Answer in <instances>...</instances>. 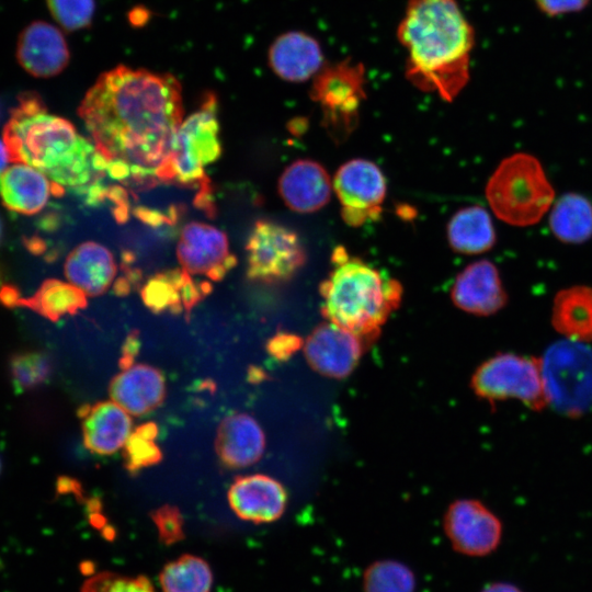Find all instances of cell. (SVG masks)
Masks as SVG:
<instances>
[{
	"label": "cell",
	"instance_id": "9",
	"mask_svg": "<svg viewBox=\"0 0 592 592\" xmlns=\"http://www.w3.org/2000/svg\"><path fill=\"white\" fill-rule=\"evenodd\" d=\"M363 64L344 59L327 64L312 79L310 98L323 113V123L335 137L351 133L365 98Z\"/></svg>",
	"mask_w": 592,
	"mask_h": 592
},
{
	"label": "cell",
	"instance_id": "45",
	"mask_svg": "<svg viewBox=\"0 0 592 592\" xmlns=\"http://www.w3.org/2000/svg\"><path fill=\"white\" fill-rule=\"evenodd\" d=\"M0 470H1V462H0Z\"/></svg>",
	"mask_w": 592,
	"mask_h": 592
},
{
	"label": "cell",
	"instance_id": "37",
	"mask_svg": "<svg viewBox=\"0 0 592 592\" xmlns=\"http://www.w3.org/2000/svg\"><path fill=\"white\" fill-rule=\"evenodd\" d=\"M300 346L298 337L291 333H277L267 342V351L277 360H285Z\"/></svg>",
	"mask_w": 592,
	"mask_h": 592
},
{
	"label": "cell",
	"instance_id": "16",
	"mask_svg": "<svg viewBox=\"0 0 592 592\" xmlns=\"http://www.w3.org/2000/svg\"><path fill=\"white\" fill-rule=\"evenodd\" d=\"M269 66L288 82L312 80L327 65L319 41L303 31H289L277 36L267 53Z\"/></svg>",
	"mask_w": 592,
	"mask_h": 592
},
{
	"label": "cell",
	"instance_id": "43",
	"mask_svg": "<svg viewBox=\"0 0 592 592\" xmlns=\"http://www.w3.org/2000/svg\"><path fill=\"white\" fill-rule=\"evenodd\" d=\"M1 235H2V224H1V220H0V239H1Z\"/></svg>",
	"mask_w": 592,
	"mask_h": 592
},
{
	"label": "cell",
	"instance_id": "25",
	"mask_svg": "<svg viewBox=\"0 0 592 592\" xmlns=\"http://www.w3.org/2000/svg\"><path fill=\"white\" fill-rule=\"evenodd\" d=\"M551 323L556 331L574 341L592 339V288L572 286L560 291L553 305Z\"/></svg>",
	"mask_w": 592,
	"mask_h": 592
},
{
	"label": "cell",
	"instance_id": "32",
	"mask_svg": "<svg viewBox=\"0 0 592 592\" xmlns=\"http://www.w3.org/2000/svg\"><path fill=\"white\" fill-rule=\"evenodd\" d=\"M54 19L68 31L88 26L93 18L94 0H47Z\"/></svg>",
	"mask_w": 592,
	"mask_h": 592
},
{
	"label": "cell",
	"instance_id": "13",
	"mask_svg": "<svg viewBox=\"0 0 592 592\" xmlns=\"http://www.w3.org/2000/svg\"><path fill=\"white\" fill-rule=\"evenodd\" d=\"M177 257L185 272L204 275L210 281H221L237 264V258L229 251L226 234L198 221H191L182 228Z\"/></svg>",
	"mask_w": 592,
	"mask_h": 592
},
{
	"label": "cell",
	"instance_id": "12",
	"mask_svg": "<svg viewBox=\"0 0 592 592\" xmlns=\"http://www.w3.org/2000/svg\"><path fill=\"white\" fill-rule=\"evenodd\" d=\"M444 531L456 551L468 556H485L499 545L502 525L480 501L462 499L447 509Z\"/></svg>",
	"mask_w": 592,
	"mask_h": 592
},
{
	"label": "cell",
	"instance_id": "7",
	"mask_svg": "<svg viewBox=\"0 0 592 592\" xmlns=\"http://www.w3.org/2000/svg\"><path fill=\"white\" fill-rule=\"evenodd\" d=\"M548 406L568 418L592 410V350L566 339L551 344L540 357Z\"/></svg>",
	"mask_w": 592,
	"mask_h": 592
},
{
	"label": "cell",
	"instance_id": "44",
	"mask_svg": "<svg viewBox=\"0 0 592 592\" xmlns=\"http://www.w3.org/2000/svg\"><path fill=\"white\" fill-rule=\"evenodd\" d=\"M1 114H2V111H1V104H0V118H1Z\"/></svg>",
	"mask_w": 592,
	"mask_h": 592
},
{
	"label": "cell",
	"instance_id": "26",
	"mask_svg": "<svg viewBox=\"0 0 592 592\" xmlns=\"http://www.w3.org/2000/svg\"><path fill=\"white\" fill-rule=\"evenodd\" d=\"M447 238L455 251L477 254L492 248L496 232L488 212L475 205L453 215L447 226Z\"/></svg>",
	"mask_w": 592,
	"mask_h": 592
},
{
	"label": "cell",
	"instance_id": "3",
	"mask_svg": "<svg viewBox=\"0 0 592 592\" xmlns=\"http://www.w3.org/2000/svg\"><path fill=\"white\" fill-rule=\"evenodd\" d=\"M407 80L454 101L470 78L475 30L457 0H408L397 27Z\"/></svg>",
	"mask_w": 592,
	"mask_h": 592
},
{
	"label": "cell",
	"instance_id": "38",
	"mask_svg": "<svg viewBox=\"0 0 592 592\" xmlns=\"http://www.w3.org/2000/svg\"><path fill=\"white\" fill-rule=\"evenodd\" d=\"M140 340L138 331H132L126 337V340L122 346V356L118 361V366L122 371L127 369L134 365V360L139 352Z\"/></svg>",
	"mask_w": 592,
	"mask_h": 592
},
{
	"label": "cell",
	"instance_id": "35",
	"mask_svg": "<svg viewBox=\"0 0 592 592\" xmlns=\"http://www.w3.org/2000/svg\"><path fill=\"white\" fill-rule=\"evenodd\" d=\"M159 537L164 544H174L184 537L183 517L174 505H162L151 513Z\"/></svg>",
	"mask_w": 592,
	"mask_h": 592
},
{
	"label": "cell",
	"instance_id": "33",
	"mask_svg": "<svg viewBox=\"0 0 592 592\" xmlns=\"http://www.w3.org/2000/svg\"><path fill=\"white\" fill-rule=\"evenodd\" d=\"M124 465L129 474L161 462L162 453L155 440L145 437L134 431L124 444Z\"/></svg>",
	"mask_w": 592,
	"mask_h": 592
},
{
	"label": "cell",
	"instance_id": "21",
	"mask_svg": "<svg viewBox=\"0 0 592 592\" xmlns=\"http://www.w3.org/2000/svg\"><path fill=\"white\" fill-rule=\"evenodd\" d=\"M264 448V433L247 413L228 415L217 429L215 449L226 467H248L261 458Z\"/></svg>",
	"mask_w": 592,
	"mask_h": 592
},
{
	"label": "cell",
	"instance_id": "23",
	"mask_svg": "<svg viewBox=\"0 0 592 592\" xmlns=\"http://www.w3.org/2000/svg\"><path fill=\"white\" fill-rule=\"evenodd\" d=\"M52 194L55 195L54 183L31 166L15 162L0 173V198L12 212L36 214L45 207Z\"/></svg>",
	"mask_w": 592,
	"mask_h": 592
},
{
	"label": "cell",
	"instance_id": "5",
	"mask_svg": "<svg viewBox=\"0 0 592 592\" xmlns=\"http://www.w3.org/2000/svg\"><path fill=\"white\" fill-rule=\"evenodd\" d=\"M554 195L539 161L521 152L499 164L486 189L494 214L514 226L537 223L550 207Z\"/></svg>",
	"mask_w": 592,
	"mask_h": 592
},
{
	"label": "cell",
	"instance_id": "14",
	"mask_svg": "<svg viewBox=\"0 0 592 592\" xmlns=\"http://www.w3.org/2000/svg\"><path fill=\"white\" fill-rule=\"evenodd\" d=\"M304 352L311 368L323 376L342 378L356 366L362 354V339L328 321L307 338Z\"/></svg>",
	"mask_w": 592,
	"mask_h": 592
},
{
	"label": "cell",
	"instance_id": "30",
	"mask_svg": "<svg viewBox=\"0 0 592 592\" xmlns=\"http://www.w3.org/2000/svg\"><path fill=\"white\" fill-rule=\"evenodd\" d=\"M191 276L183 269L160 272L149 278L140 295L146 307L152 312L170 311L179 315L184 311L182 292L185 282Z\"/></svg>",
	"mask_w": 592,
	"mask_h": 592
},
{
	"label": "cell",
	"instance_id": "29",
	"mask_svg": "<svg viewBox=\"0 0 592 592\" xmlns=\"http://www.w3.org/2000/svg\"><path fill=\"white\" fill-rule=\"evenodd\" d=\"M212 583L208 563L193 555H183L167 563L160 573L163 592H209Z\"/></svg>",
	"mask_w": 592,
	"mask_h": 592
},
{
	"label": "cell",
	"instance_id": "40",
	"mask_svg": "<svg viewBox=\"0 0 592 592\" xmlns=\"http://www.w3.org/2000/svg\"><path fill=\"white\" fill-rule=\"evenodd\" d=\"M481 592H521L514 585L508 583H493L485 588Z\"/></svg>",
	"mask_w": 592,
	"mask_h": 592
},
{
	"label": "cell",
	"instance_id": "31",
	"mask_svg": "<svg viewBox=\"0 0 592 592\" xmlns=\"http://www.w3.org/2000/svg\"><path fill=\"white\" fill-rule=\"evenodd\" d=\"M363 589L364 592H414L415 577L402 562L378 560L365 569Z\"/></svg>",
	"mask_w": 592,
	"mask_h": 592
},
{
	"label": "cell",
	"instance_id": "34",
	"mask_svg": "<svg viewBox=\"0 0 592 592\" xmlns=\"http://www.w3.org/2000/svg\"><path fill=\"white\" fill-rule=\"evenodd\" d=\"M82 592H156L150 581L141 576L130 577L101 572L87 580Z\"/></svg>",
	"mask_w": 592,
	"mask_h": 592
},
{
	"label": "cell",
	"instance_id": "20",
	"mask_svg": "<svg viewBox=\"0 0 592 592\" xmlns=\"http://www.w3.org/2000/svg\"><path fill=\"white\" fill-rule=\"evenodd\" d=\"M109 391L112 401L127 413L143 415L161 405L166 384L159 369L138 364L117 374L111 380Z\"/></svg>",
	"mask_w": 592,
	"mask_h": 592
},
{
	"label": "cell",
	"instance_id": "4",
	"mask_svg": "<svg viewBox=\"0 0 592 592\" xmlns=\"http://www.w3.org/2000/svg\"><path fill=\"white\" fill-rule=\"evenodd\" d=\"M333 269L320 285L322 312L361 339L379 332L401 298V286L369 264L350 258L344 248L332 253Z\"/></svg>",
	"mask_w": 592,
	"mask_h": 592
},
{
	"label": "cell",
	"instance_id": "22",
	"mask_svg": "<svg viewBox=\"0 0 592 592\" xmlns=\"http://www.w3.org/2000/svg\"><path fill=\"white\" fill-rule=\"evenodd\" d=\"M78 414L82 420L84 446L94 454L115 453L130 435V417L113 401L84 405Z\"/></svg>",
	"mask_w": 592,
	"mask_h": 592
},
{
	"label": "cell",
	"instance_id": "24",
	"mask_svg": "<svg viewBox=\"0 0 592 592\" xmlns=\"http://www.w3.org/2000/svg\"><path fill=\"white\" fill-rule=\"evenodd\" d=\"M116 271L112 252L94 241L77 246L68 254L65 263L68 282L90 297L104 294L110 288Z\"/></svg>",
	"mask_w": 592,
	"mask_h": 592
},
{
	"label": "cell",
	"instance_id": "2",
	"mask_svg": "<svg viewBox=\"0 0 592 592\" xmlns=\"http://www.w3.org/2000/svg\"><path fill=\"white\" fill-rule=\"evenodd\" d=\"M10 160L31 166L53 183L69 189L87 204L105 197V162L94 144L66 118L47 113L41 96L24 92L4 125Z\"/></svg>",
	"mask_w": 592,
	"mask_h": 592
},
{
	"label": "cell",
	"instance_id": "39",
	"mask_svg": "<svg viewBox=\"0 0 592 592\" xmlns=\"http://www.w3.org/2000/svg\"><path fill=\"white\" fill-rule=\"evenodd\" d=\"M136 215L143 221H145L146 224L152 225V226L160 225L161 223H164V221L171 219L170 217H167V216H164L163 214H160L157 210H150V209H147V208H138L136 210Z\"/></svg>",
	"mask_w": 592,
	"mask_h": 592
},
{
	"label": "cell",
	"instance_id": "15",
	"mask_svg": "<svg viewBox=\"0 0 592 592\" xmlns=\"http://www.w3.org/2000/svg\"><path fill=\"white\" fill-rule=\"evenodd\" d=\"M16 58L21 67L32 76L49 78L66 68L69 49L59 29L44 21H35L22 31Z\"/></svg>",
	"mask_w": 592,
	"mask_h": 592
},
{
	"label": "cell",
	"instance_id": "17",
	"mask_svg": "<svg viewBox=\"0 0 592 592\" xmlns=\"http://www.w3.org/2000/svg\"><path fill=\"white\" fill-rule=\"evenodd\" d=\"M452 300L469 314L490 316L505 306L508 296L497 267L480 260L458 274L452 287Z\"/></svg>",
	"mask_w": 592,
	"mask_h": 592
},
{
	"label": "cell",
	"instance_id": "36",
	"mask_svg": "<svg viewBox=\"0 0 592 592\" xmlns=\"http://www.w3.org/2000/svg\"><path fill=\"white\" fill-rule=\"evenodd\" d=\"M537 8L548 16L578 12L584 9L591 0H534Z\"/></svg>",
	"mask_w": 592,
	"mask_h": 592
},
{
	"label": "cell",
	"instance_id": "8",
	"mask_svg": "<svg viewBox=\"0 0 592 592\" xmlns=\"http://www.w3.org/2000/svg\"><path fill=\"white\" fill-rule=\"evenodd\" d=\"M476 395L496 402L516 399L533 411L548 406L540 357L498 353L481 363L471 377Z\"/></svg>",
	"mask_w": 592,
	"mask_h": 592
},
{
	"label": "cell",
	"instance_id": "27",
	"mask_svg": "<svg viewBox=\"0 0 592 592\" xmlns=\"http://www.w3.org/2000/svg\"><path fill=\"white\" fill-rule=\"evenodd\" d=\"M87 295L77 286L60 280H46L36 293L27 298H21L15 306L31 308L38 315L57 321L66 315H75L87 306Z\"/></svg>",
	"mask_w": 592,
	"mask_h": 592
},
{
	"label": "cell",
	"instance_id": "41",
	"mask_svg": "<svg viewBox=\"0 0 592 592\" xmlns=\"http://www.w3.org/2000/svg\"><path fill=\"white\" fill-rule=\"evenodd\" d=\"M264 378H265V374L263 373L261 368L251 366L248 369V379L250 383H253V384L260 383Z\"/></svg>",
	"mask_w": 592,
	"mask_h": 592
},
{
	"label": "cell",
	"instance_id": "1",
	"mask_svg": "<svg viewBox=\"0 0 592 592\" xmlns=\"http://www.w3.org/2000/svg\"><path fill=\"white\" fill-rule=\"evenodd\" d=\"M78 114L105 162L106 175L136 189L166 184L183 121L175 77L119 65L96 79Z\"/></svg>",
	"mask_w": 592,
	"mask_h": 592
},
{
	"label": "cell",
	"instance_id": "28",
	"mask_svg": "<svg viewBox=\"0 0 592 592\" xmlns=\"http://www.w3.org/2000/svg\"><path fill=\"white\" fill-rule=\"evenodd\" d=\"M549 225L559 240L581 243L592 237V204L580 194H565L554 205Z\"/></svg>",
	"mask_w": 592,
	"mask_h": 592
},
{
	"label": "cell",
	"instance_id": "42",
	"mask_svg": "<svg viewBox=\"0 0 592 592\" xmlns=\"http://www.w3.org/2000/svg\"><path fill=\"white\" fill-rule=\"evenodd\" d=\"M9 161L11 160L7 145L3 140L0 139V173L7 168Z\"/></svg>",
	"mask_w": 592,
	"mask_h": 592
},
{
	"label": "cell",
	"instance_id": "18",
	"mask_svg": "<svg viewBox=\"0 0 592 592\" xmlns=\"http://www.w3.org/2000/svg\"><path fill=\"white\" fill-rule=\"evenodd\" d=\"M232 511L242 520L269 523L282 516L287 496L275 479L261 475L238 477L228 491Z\"/></svg>",
	"mask_w": 592,
	"mask_h": 592
},
{
	"label": "cell",
	"instance_id": "6",
	"mask_svg": "<svg viewBox=\"0 0 592 592\" xmlns=\"http://www.w3.org/2000/svg\"><path fill=\"white\" fill-rule=\"evenodd\" d=\"M218 104L214 94L207 93L198 110L182 121L172 146L166 184L196 189L197 194L212 193L205 167L221 155Z\"/></svg>",
	"mask_w": 592,
	"mask_h": 592
},
{
	"label": "cell",
	"instance_id": "10",
	"mask_svg": "<svg viewBox=\"0 0 592 592\" xmlns=\"http://www.w3.org/2000/svg\"><path fill=\"white\" fill-rule=\"evenodd\" d=\"M246 251L248 278L265 284L291 280L306 261V252L297 234L270 220L254 224Z\"/></svg>",
	"mask_w": 592,
	"mask_h": 592
},
{
	"label": "cell",
	"instance_id": "19",
	"mask_svg": "<svg viewBox=\"0 0 592 592\" xmlns=\"http://www.w3.org/2000/svg\"><path fill=\"white\" fill-rule=\"evenodd\" d=\"M278 192L292 210L311 213L328 203L331 182L320 163L300 159L284 170L278 180Z\"/></svg>",
	"mask_w": 592,
	"mask_h": 592
},
{
	"label": "cell",
	"instance_id": "11",
	"mask_svg": "<svg viewBox=\"0 0 592 592\" xmlns=\"http://www.w3.org/2000/svg\"><path fill=\"white\" fill-rule=\"evenodd\" d=\"M344 221L353 227L377 219L386 195V181L369 160L353 159L342 164L333 180Z\"/></svg>",
	"mask_w": 592,
	"mask_h": 592
}]
</instances>
